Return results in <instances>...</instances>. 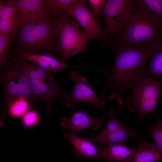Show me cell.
<instances>
[{"label":"cell","instance_id":"cell-1","mask_svg":"<svg viewBox=\"0 0 162 162\" xmlns=\"http://www.w3.org/2000/svg\"><path fill=\"white\" fill-rule=\"evenodd\" d=\"M111 49L114 55V64L109 69L110 71L99 70L107 78L108 83L98 96L104 100L105 92L113 89L108 99L115 100L122 106L124 93L129 88L132 89L144 77L145 65L150 57L151 48L150 45H136L115 47Z\"/></svg>","mask_w":162,"mask_h":162},{"label":"cell","instance_id":"cell-2","mask_svg":"<svg viewBox=\"0 0 162 162\" xmlns=\"http://www.w3.org/2000/svg\"><path fill=\"white\" fill-rule=\"evenodd\" d=\"M136 4L116 40L118 44L114 47L149 46L162 39L161 21Z\"/></svg>","mask_w":162,"mask_h":162},{"label":"cell","instance_id":"cell-3","mask_svg":"<svg viewBox=\"0 0 162 162\" xmlns=\"http://www.w3.org/2000/svg\"><path fill=\"white\" fill-rule=\"evenodd\" d=\"M54 27L56 51L66 63L68 59L78 53L85 52L89 36L81 30L80 26L74 18L64 12L51 17Z\"/></svg>","mask_w":162,"mask_h":162},{"label":"cell","instance_id":"cell-4","mask_svg":"<svg viewBox=\"0 0 162 162\" xmlns=\"http://www.w3.org/2000/svg\"><path fill=\"white\" fill-rule=\"evenodd\" d=\"M54 27L51 17L35 23L16 28L15 32L23 52L37 54L55 52Z\"/></svg>","mask_w":162,"mask_h":162},{"label":"cell","instance_id":"cell-5","mask_svg":"<svg viewBox=\"0 0 162 162\" xmlns=\"http://www.w3.org/2000/svg\"><path fill=\"white\" fill-rule=\"evenodd\" d=\"M162 82V80L144 77L132 89V94L127 99L129 110L138 113L139 121L149 113L156 116L155 109L161 98Z\"/></svg>","mask_w":162,"mask_h":162},{"label":"cell","instance_id":"cell-6","mask_svg":"<svg viewBox=\"0 0 162 162\" xmlns=\"http://www.w3.org/2000/svg\"><path fill=\"white\" fill-rule=\"evenodd\" d=\"M137 5L132 0H108L99 15L104 19L103 45L116 41L127 17Z\"/></svg>","mask_w":162,"mask_h":162},{"label":"cell","instance_id":"cell-7","mask_svg":"<svg viewBox=\"0 0 162 162\" xmlns=\"http://www.w3.org/2000/svg\"><path fill=\"white\" fill-rule=\"evenodd\" d=\"M16 66L28 77L37 100L45 102V110L47 112H50L53 102L58 97H61L66 99L67 93L56 82L54 74H50L38 78L37 77L32 64L23 59L19 60Z\"/></svg>","mask_w":162,"mask_h":162},{"label":"cell","instance_id":"cell-8","mask_svg":"<svg viewBox=\"0 0 162 162\" xmlns=\"http://www.w3.org/2000/svg\"><path fill=\"white\" fill-rule=\"evenodd\" d=\"M3 80L5 97L4 106L19 98H25L29 102L38 100L28 77L15 65L7 70Z\"/></svg>","mask_w":162,"mask_h":162},{"label":"cell","instance_id":"cell-9","mask_svg":"<svg viewBox=\"0 0 162 162\" xmlns=\"http://www.w3.org/2000/svg\"><path fill=\"white\" fill-rule=\"evenodd\" d=\"M61 13L66 12L74 18L90 39L102 40L104 37L103 28L96 17L88 8L86 0H78L72 5L63 6Z\"/></svg>","mask_w":162,"mask_h":162},{"label":"cell","instance_id":"cell-10","mask_svg":"<svg viewBox=\"0 0 162 162\" xmlns=\"http://www.w3.org/2000/svg\"><path fill=\"white\" fill-rule=\"evenodd\" d=\"M70 76L74 82L73 90L67 93L66 106L74 111L75 106L78 102L91 104L98 109H100L106 104L105 100L100 99L94 90L88 86L89 82L86 78L74 71L71 72Z\"/></svg>","mask_w":162,"mask_h":162},{"label":"cell","instance_id":"cell-11","mask_svg":"<svg viewBox=\"0 0 162 162\" xmlns=\"http://www.w3.org/2000/svg\"><path fill=\"white\" fill-rule=\"evenodd\" d=\"M10 1L18 10L16 28L35 23L51 17L45 0Z\"/></svg>","mask_w":162,"mask_h":162},{"label":"cell","instance_id":"cell-12","mask_svg":"<svg viewBox=\"0 0 162 162\" xmlns=\"http://www.w3.org/2000/svg\"><path fill=\"white\" fill-rule=\"evenodd\" d=\"M103 122L102 118H93L86 114L83 110L73 112L70 119L64 117L60 123L63 129L68 130L70 134L76 135L80 131L89 127L94 130H98L101 127Z\"/></svg>","mask_w":162,"mask_h":162},{"label":"cell","instance_id":"cell-13","mask_svg":"<svg viewBox=\"0 0 162 162\" xmlns=\"http://www.w3.org/2000/svg\"><path fill=\"white\" fill-rule=\"evenodd\" d=\"M64 137L72 145L73 155L76 158L98 160V149L94 143L84 137L78 136L70 133H64Z\"/></svg>","mask_w":162,"mask_h":162},{"label":"cell","instance_id":"cell-14","mask_svg":"<svg viewBox=\"0 0 162 162\" xmlns=\"http://www.w3.org/2000/svg\"><path fill=\"white\" fill-rule=\"evenodd\" d=\"M136 142L130 162H156L162 160V151L154 143H150L140 138Z\"/></svg>","mask_w":162,"mask_h":162},{"label":"cell","instance_id":"cell-15","mask_svg":"<svg viewBox=\"0 0 162 162\" xmlns=\"http://www.w3.org/2000/svg\"><path fill=\"white\" fill-rule=\"evenodd\" d=\"M136 129H130L124 125L118 129L108 134L102 136L98 134L92 137H84L94 144H99L100 147L113 144L125 145L127 139L136 136Z\"/></svg>","mask_w":162,"mask_h":162},{"label":"cell","instance_id":"cell-16","mask_svg":"<svg viewBox=\"0 0 162 162\" xmlns=\"http://www.w3.org/2000/svg\"><path fill=\"white\" fill-rule=\"evenodd\" d=\"M98 149V160L109 162H130L134 151V148L119 144L100 146Z\"/></svg>","mask_w":162,"mask_h":162},{"label":"cell","instance_id":"cell-17","mask_svg":"<svg viewBox=\"0 0 162 162\" xmlns=\"http://www.w3.org/2000/svg\"><path fill=\"white\" fill-rule=\"evenodd\" d=\"M151 53L149 62L145 68L144 77L155 79H162V42L160 39L150 45Z\"/></svg>","mask_w":162,"mask_h":162},{"label":"cell","instance_id":"cell-18","mask_svg":"<svg viewBox=\"0 0 162 162\" xmlns=\"http://www.w3.org/2000/svg\"><path fill=\"white\" fill-rule=\"evenodd\" d=\"M18 13L17 9L10 0L0 3V20L7 22L15 23Z\"/></svg>","mask_w":162,"mask_h":162},{"label":"cell","instance_id":"cell-19","mask_svg":"<svg viewBox=\"0 0 162 162\" xmlns=\"http://www.w3.org/2000/svg\"><path fill=\"white\" fill-rule=\"evenodd\" d=\"M136 2L140 6L148 10L162 21V0H138Z\"/></svg>","mask_w":162,"mask_h":162},{"label":"cell","instance_id":"cell-20","mask_svg":"<svg viewBox=\"0 0 162 162\" xmlns=\"http://www.w3.org/2000/svg\"><path fill=\"white\" fill-rule=\"evenodd\" d=\"M109 119L105 129L98 134L102 136L111 133L122 127L124 124L118 118L112 107L108 110Z\"/></svg>","mask_w":162,"mask_h":162},{"label":"cell","instance_id":"cell-21","mask_svg":"<svg viewBox=\"0 0 162 162\" xmlns=\"http://www.w3.org/2000/svg\"><path fill=\"white\" fill-rule=\"evenodd\" d=\"M50 10L51 16L58 14L60 8L62 6L75 4L78 0H45Z\"/></svg>","mask_w":162,"mask_h":162},{"label":"cell","instance_id":"cell-22","mask_svg":"<svg viewBox=\"0 0 162 162\" xmlns=\"http://www.w3.org/2000/svg\"><path fill=\"white\" fill-rule=\"evenodd\" d=\"M148 131L158 148L162 151V122L158 119L154 125L149 127Z\"/></svg>","mask_w":162,"mask_h":162},{"label":"cell","instance_id":"cell-23","mask_svg":"<svg viewBox=\"0 0 162 162\" xmlns=\"http://www.w3.org/2000/svg\"><path fill=\"white\" fill-rule=\"evenodd\" d=\"M12 40L9 35L0 34V68L6 60V54Z\"/></svg>","mask_w":162,"mask_h":162},{"label":"cell","instance_id":"cell-24","mask_svg":"<svg viewBox=\"0 0 162 162\" xmlns=\"http://www.w3.org/2000/svg\"><path fill=\"white\" fill-rule=\"evenodd\" d=\"M40 119L38 113L34 110L27 111L23 116L22 122L26 127H32L36 124Z\"/></svg>","mask_w":162,"mask_h":162},{"label":"cell","instance_id":"cell-25","mask_svg":"<svg viewBox=\"0 0 162 162\" xmlns=\"http://www.w3.org/2000/svg\"><path fill=\"white\" fill-rule=\"evenodd\" d=\"M107 0H86L87 3L92 11V13L97 18L104 8Z\"/></svg>","mask_w":162,"mask_h":162},{"label":"cell","instance_id":"cell-26","mask_svg":"<svg viewBox=\"0 0 162 162\" xmlns=\"http://www.w3.org/2000/svg\"><path fill=\"white\" fill-rule=\"evenodd\" d=\"M1 1H0V3Z\"/></svg>","mask_w":162,"mask_h":162}]
</instances>
